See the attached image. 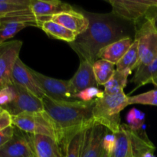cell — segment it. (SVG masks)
Returning <instances> with one entry per match:
<instances>
[{
    "label": "cell",
    "instance_id": "obj_20",
    "mask_svg": "<svg viewBox=\"0 0 157 157\" xmlns=\"http://www.w3.org/2000/svg\"><path fill=\"white\" fill-rule=\"evenodd\" d=\"M32 0H0V25L8 17L30 9Z\"/></svg>",
    "mask_w": 157,
    "mask_h": 157
},
{
    "label": "cell",
    "instance_id": "obj_1",
    "mask_svg": "<svg viewBox=\"0 0 157 157\" xmlns=\"http://www.w3.org/2000/svg\"><path fill=\"white\" fill-rule=\"evenodd\" d=\"M89 27L69 45L79 55L81 60L94 63L99 52L106 46L127 37V29L113 13H86Z\"/></svg>",
    "mask_w": 157,
    "mask_h": 157
},
{
    "label": "cell",
    "instance_id": "obj_30",
    "mask_svg": "<svg viewBox=\"0 0 157 157\" xmlns=\"http://www.w3.org/2000/svg\"><path fill=\"white\" fill-rule=\"evenodd\" d=\"M116 135L108 130V132L106 133L105 136H104V140H103V148L109 156H110L114 150L115 147H116Z\"/></svg>",
    "mask_w": 157,
    "mask_h": 157
},
{
    "label": "cell",
    "instance_id": "obj_2",
    "mask_svg": "<svg viewBox=\"0 0 157 157\" xmlns=\"http://www.w3.org/2000/svg\"><path fill=\"white\" fill-rule=\"evenodd\" d=\"M42 101L44 113L56 131L60 147L66 139L85 129L94 121L95 100L91 102L58 101L44 96Z\"/></svg>",
    "mask_w": 157,
    "mask_h": 157
},
{
    "label": "cell",
    "instance_id": "obj_11",
    "mask_svg": "<svg viewBox=\"0 0 157 157\" xmlns=\"http://www.w3.org/2000/svg\"><path fill=\"white\" fill-rule=\"evenodd\" d=\"M35 156L30 135L15 127L12 137L0 149V157Z\"/></svg>",
    "mask_w": 157,
    "mask_h": 157
},
{
    "label": "cell",
    "instance_id": "obj_10",
    "mask_svg": "<svg viewBox=\"0 0 157 157\" xmlns=\"http://www.w3.org/2000/svg\"><path fill=\"white\" fill-rule=\"evenodd\" d=\"M16 96L13 101L3 107L11 116L23 113H41L44 111L42 99L31 93L24 87L14 84Z\"/></svg>",
    "mask_w": 157,
    "mask_h": 157
},
{
    "label": "cell",
    "instance_id": "obj_8",
    "mask_svg": "<svg viewBox=\"0 0 157 157\" xmlns=\"http://www.w3.org/2000/svg\"><path fill=\"white\" fill-rule=\"evenodd\" d=\"M22 41L12 40L0 44V90L13 84L12 70L19 58Z\"/></svg>",
    "mask_w": 157,
    "mask_h": 157
},
{
    "label": "cell",
    "instance_id": "obj_27",
    "mask_svg": "<svg viewBox=\"0 0 157 157\" xmlns=\"http://www.w3.org/2000/svg\"><path fill=\"white\" fill-rule=\"evenodd\" d=\"M145 113L136 108H133L127 114V125L135 131H139L145 123Z\"/></svg>",
    "mask_w": 157,
    "mask_h": 157
},
{
    "label": "cell",
    "instance_id": "obj_9",
    "mask_svg": "<svg viewBox=\"0 0 157 157\" xmlns=\"http://www.w3.org/2000/svg\"><path fill=\"white\" fill-rule=\"evenodd\" d=\"M32 74L44 90L45 96L58 101H76L75 92L69 81L48 77L35 70Z\"/></svg>",
    "mask_w": 157,
    "mask_h": 157
},
{
    "label": "cell",
    "instance_id": "obj_15",
    "mask_svg": "<svg viewBox=\"0 0 157 157\" xmlns=\"http://www.w3.org/2000/svg\"><path fill=\"white\" fill-rule=\"evenodd\" d=\"M70 82L75 94L88 87L98 86L94 72L93 64L85 60H81L79 67L70 80Z\"/></svg>",
    "mask_w": 157,
    "mask_h": 157
},
{
    "label": "cell",
    "instance_id": "obj_36",
    "mask_svg": "<svg viewBox=\"0 0 157 157\" xmlns=\"http://www.w3.org/2000/svg\"><path fill=\"white\" fill-rule=\"evenodd\" d=\"M3 111H4V110H3V109L2 108V107H0V114H1V113H2V112Z\"/></svg>",
    "mask_w": 157,
    "mask_h": 157
},
{
    "label": "cell",
    "instance_id": "obj_23",
    "mask_svg": "<svg viewBox=\"0 0 157 157\" xmlns=\"http://www.w3.org/2000/svg\"><path fill=\"white\" fill-rule=\"evenodd\" d=\"M132 72L128 71H117L110 81L104 85V92L107 94H115L124 91L128 82V76Z\"/></svg>",
    "mask_w": 157,
    "mask_h": 157
},
{
    "label": "cell",
    "instance_id": "obj_33",
    "mask_svg": "<svg viewBox=\"0 0 157 157\" xmlns=\"http://www.w3.org/2000/svg\"><path fill=\"white\" fill-rule=\"evenodd\" d=\"M12 125V116L9 112L4 110L0 114V131Z\"/></svg>",
    "mask_w": 157,
    "mask_h": 157
},
{
    "label": "cell",
    "instance_id": "obj_21",
    "mask_svg": "<svg viewBox=\"0 0 157 157\" xmlns=\"http://www.w3.org/2000/svg\"><path fill=\"white\" fill-rule=\"evenodd\" d=\"M138 61H139L138 40L134 39L130 49L121 58V61L116 64V70L120 71H128L132 72L134 69L137 68Z\"/></svg>",
    "mask_w": 157,
    "mask_h": 157
},
{
    "label": "cell",
    "instance_id": "obj_16",
    "mask_svg": "<svg viewBox=\"0 0 157 157\" xmlns=\"http://www.w3.org/2000/svg\"><path fill=\"white\" fill-rule=\"evenodd\" d=\"M29 135L36 157H63L56 140L45 135Z\"/></svg>",
    "mask_w": 157,
    "mask_h": 157
},
{
    "label": "cell",
    "instance_id": "obj_29",
    "mask_svg": "<svg viewBox=\"0 0 157 157\" xmlns=\"http://www.w3.org/2000/svg\"><path fill=\"white\" fill-rule=\"evenodd\" d=\"M16 91L14 84L0 90V107L3 109V107L14 101Z\"/></svg>",
    "mask_w": 157,
    "mask_h": 157
},
{
    "label": "cell",
    "instance_id": "obj_18",
    "mask_svg": "<svg viewBox=\"0 0 157 157\" xmlns=\"http://www.w3.org/2000/svg\"><path fill=\"white\" fill-rule=\"evenodd\" d=\"M38 28L41 29L48 36L55 39L62 40L68 44L75 41L78 36L74 32L52 20L41 21L38 23Z\"/></svg>",
    "mask_w": 157,
    "mask_h": 157
},
{
    "label": "cell",
    "instance_id": "obj_12",
    "mask_svg": "<svg viewBox=\"0 0 157 157\" xmlns=\"http://www.w3.org/2000/svg\"><path fill=\"white\" fill-rule=\"evenodd\" d=\"M12 78L14 84L24 87L41 99L45 96L44 90L32 74V69L26 65L20 58L14 65Z\"/></svg>",
    "mask_w": 157,
    "mask_h": 157
},
{
    "label": "cell",
    "instance_id": "obj_6",
    "mask_svg": "<svg viewBox=\"0 0 157 157\" xmlns=\"http://www.w3.org/2000/svg\"><path fill=\"white\" fill-rule=\"evenodd\" d=\"M111 5L112 13L117 18L137 24L149 9L157 5L156 0H107Z\"/></svg>",
    "mask_w": 157,
    "mask_h": 157
},
{
    "label": "cell",
    "instance_id": "obj_14",
    "mask_svg": "<svg viewBox=\"0 0 157 157\" xmlns=\"http://www.w3.org/2000/svg\"><path fill=\"white\" fill-rule=\"evenodd\" d=\"M50 20L61 25L78 35L84 33L89 27V19L86 15L74 9L52 15Z\"/></svg>",
    "mask_w": 157,
    "mask_h": 157
},
{
    "label": "cell",
    "instance_id": "obj_32",
    "mask_svg": "<svg viewBox=\"0 0 157 157\" xmlns=\"http://www.w3.org/2000/svg\"><path fill=\"white\" fill-rule=\"evenodd\" d=\"M14 131H15V127L13 125L0 131V149L12 137Z\"/></svg>",
    "mask_w": 157,
    "mask_h": 157
},
{
    "label": "cell",
    "instance_id": "obj_5",
    "mask_svg": "<svg viewBox=\"0 0 157 157\" xmlns=\"http://www.w3.org/2000/svg\"><path fill=\"white\" fill-rule=\"evenodd\" d=\"M12 122L14 127L25 133L32 135H45L54 138L58 142L56 131L44 111L23 113L12 116Z\"/></svg>",
    "mask_w": 157,
    "mask_h": 157
},
{
    "label": "cell",
    "instance_id": "obj_7",
    "mask_svg": "<svg viewBox=\"0 0 157 157\" xmlns=\"http://www.w3.org/2000/svg\"><path fill=\"white\" fill-rule=\"evenodd\" d=\"M108 130L94 121L83 132L80 157H110L103 148V140Z\"/></svg>",
    "mask_w": 157,
    "mask_h": 157
},
{
    "label": "cell",
    "instance_id": "obj_4",
    "mask_svg": "<svg viewBox=\"0 0 157 157\" xmlns=\"http://www.w3.org/2000/svg\"><path fill=\"white\" fill-rule=\"evenodd\" d=\"M129 97L124 91L107 94L95 100L93 109L94 121L104 126L111 133H116L121 127V112L129 105Z\"/></svg>",
    "mask_w": 157,
    "mask_h": 157
},
{
    "label": "cell",
    "instance_id": "obj_37",
    "mask_svg": "<svg viewBox=\"0 0 157 157\" xmlns=\"http://www.w3.org/2000/svg\"><path fill=\"white\" fill-rule=\"evenodd\" d=\"M32 157H36V156H32Z\"/></svg>",
    "mask_w": 157,
    "mask_h": 157
},
{
    "label": "cell",
    "instance_id": "obj_24",
    "mask_svg": "<svg viewBox=\"0 0 157 157\" xmlns=\"http://www.w3.org/2000/svg\"><path fill=\"white\" fill-rule=\"evenodd\" d=\"M84 130L71 136L61 144L63 157H80Z\"/></svg>",
    "mask_w": 157,
    "mask_h": 157
},
{
    "label": "cell",
    "instance_id": "obj_17",
    "mask_svg": "<svg viewBox=\"0 0 157 157\" xmlns=\"http://www.w3.org/2000/svg\"><path fill=\"white\" fill-rule=\"evenodd\" d=\"M133 42V39L127 36L111 43L99 52L98 60H105L116 65L130 49Z\"/></svg>",
    "mask_w": 157,
    "mask_h": 157
},
{
    "label": "cell",
    "instance_id": "obj_35",
    "mask_svg": "<svg viewBox=\"0 0 157 157\" xmlns=\"http://www.w3.org/2000/svg\"><path fill=\"white\" fill-rule=\"evenodd\" d=\"M143 157H156L153 155V153H146Z\"/></svg>",
    "mask_w": 157,
    "mask_h": 157
},
{
    "label": "cell",
    "instance_id": "obj_3",
    "mask_svg": "<svg viewBox=\"0 0 157 157\" xmlns=\"http://www.w3.org/2000/svg\"><path fill=\"white\" fill-rule=\"evenodd\" d=\"M116 135V147L110 157H143L154 153L156 147L144 131H135L127 124H121Z\"/></svg>",
    "mask_w": 157,
    "mask_h": 157
},
{
    "label": "cell",
    "instance_id": "obj_19",
    "mask_svg": "<svg viewBox=\"0 0 157 157\" xmlns=\"http://www.w3.org/2000/svg\"><path fill=\"white\" fill-rule=\"evenodd\" d=\"M157 75V57L147 65L139 67L136 70L133 78L130 80V82L136 86V89L140 88L145 84L151 83L152 79Z\"/></svg>",
    "mask_w": 157,
    "mask_h": 157
},
{
    "label": "cell",
    "instance_id": "obj_34",
    "mask_svg": "<svg viewBox=\"0 0 157 157\" xmlns=\"http://www.w3.org/2000/svg\"><path fill=\"white\" fill-rule=\"evenodd\" d=\"M151 84H154V85L156 87V89H157V75L156 77H155V78H153V79H152Z\"/></svg>",
    "mask_w": 157,
    "mask_h": 157
},
{
    "label": "cell",
    "instance_id": "obj_25",
    "mask_svg": "<svg viewBox=\"0 0 157 157\" xmlns=\"http://www.w3.org/2000/svg\"><path fill=\"white\" fill-rule=\"evenodd\" d=\"M29 26H32V25L27 22H22V21H9V22L1 25L0 26V44L7 42L8 40L13 38L20 31Z\"/></svg>",
    "mask_w": 157,
    "mask_h": 157
},
{
    "label": "cell",
    "instance_id": "obj_22",
    "mask_svg": "<svg viewBox=\"0 0 157 157\" xmlns=\"http://www.w3.org/2000/svg\"><path fill=\"white\" fill-rule=\"evenodd\" d=\"M115 64L105 61L99 59L95 61L93 64L96 81L98 85H105L114 75Z\"/></svg>",
    "mask_w": 157,
    "mask_h": 157
},
{
    "label": "cell",
    "instance_id": "obj_13",
    "mask_svg": "<svg viewBox=\"0 0 157 157\" xmlns=\"http://www.w3.org/2000/svg\"><path fill=\"white\" fill-rule=\"evenodd\" d=\"M72 9L70 4L58 0H32L30 5V10L39 18L40 22L50 20L52 15Z\"/></svg>",
    "mask_w": 157,
    "mask_h": 157
},
{
    "label": "cell",
    "instance_id": "obj_31",
    "mask_svg": "<svg viewBox=\"0 0 157 157\" xmlns=\"http://www.w3.org/2000/svg\"><path fill=\"white\" fill-rule=\"evenodd\" d=\"M144 19L148 21L153 28L155 31L157 32V5L153 6L149 9L147 13L146 14Z\"/></svg>",
    "mask_w": 157,
    "mask_h": 157
},
{
    "label": "cell",
    "instance_id": "obj_28",
    "mask_svg": "<svg viewBox=\"0 0 157 157\" xmlns=\"http://www.w3.org/2000/svg\"><path fill=\"white\" fill-rule=\"evenodd\" d=\"M104 90H100L98 87H91L81 90L75 94V98L78 101L84 102H91L98 98H101L104 96Z\"/></svg>",
    "mask_w": 157,
    "mask_h": 157
},
{
    "label": "cell",
    "instance_id": "obj_26",
    "mask_svg": "<svg viewBox=\"0 0 157 157\" xmlns=\"http://www.w3.org/2000/svg\"><path fill=\"white\" fill-rule=\"evenodd\" d=\"M128 104H142L157 107V89L149 90L145 93L134 95L133 97H129Z\"/></svg>",
    "mask_w": 157,
    "mask_h": 157
}]
</instances>
